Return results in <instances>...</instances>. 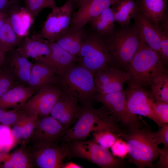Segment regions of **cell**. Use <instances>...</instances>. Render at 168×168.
<instances>
[{"mask_svg": "<svg viewBox=\"0 0 168 168\" xmlns=\"http://www.w3.org/2000/svg\"><path fill=\"white\" fill-rule=\"evenodd\" d=\"M77 119L74 125L63 136L64 141L85 140L93 132L107 131L117 134L121 130L105 107L95 109L91 101L83 103Z\"/></svg>", "mask_w": 168, "mask_h": 168, "instance_id": "6da1fadb", "label": "cell"}, {"mask_svg": "<svg viewBox=\"0 0 168 168\" xmlns=\"http://www.w3.org/2000/svg\"><path fill=\"white\" fill-rule=\"evenodd\" d=\"M151 132L142 127L127 130H121L118 137L126 143L130 162L138 168H154L153 161L162 151L153 141Z\"/></svg>", "mask_w": 168, "mask_h": 168, "instance_id": "7a4b0ae2", "label": "cell"}, {"mask_svg": "<svg viewBox=\"0 0 168 168\" xmlns=\"http://www.w3.org/2000/svg\"><path fill=\"white\" fill-rule=\"evenodd\" d=\"M164 64L159 55L141 37L137 51L126 67L130 77L129 81L143 88L151 85L156 78L167 72Z\"/></svg>", "mask_w": 168, "mask_h": 168, "instance_id": "3957f363", "label": "cell"}, {"mask_svg": "<svg viewBox=\"0 0 168 168\" xmlns=\"http://www.w3.org/2000/svg\"><path fill=\"white\" fill-rule=\"evenodd\" d=\"M57 85L63 92L75 97L83 103L91 101L97 93L94 75L79 63L58 76Z\"/></svg>", "mask_w": 168, "mask_h": 168, "instance_id": "277c9868", "label": "cell"}, {"mask_svg": "<svg viewBox=\"0 0 168 168\" xmlns=\"http://www.w3.org/2000/svg\"><path fill=\"white\" fill-rule=\"evenodd\" d=\"M105 40L113 62L126 68L135 55L141 36L138 29L122 26Z\"/></svg>", "mask_w": 168, "mask_h": 168, "instance_id": "5b68a950", "label": "cell"}, {"mask_svg": "<svg viewBox=\"0 0 168 168\" xmlns=\"http://www.w3.org/2000/svg\"><path fill=\"white\" fill-rule=\"evenodd\" d=\"M77 60L94 76L99 70L113 65V62L105 40L96 33L85 34Z\"/></svg>", "mask_w": 168, "mask_h": 168, "instance_id": "8992f818", "label": "cell"}, {"mask_svg": "<svg viewBox=\"0 0 168 168\" xmlns=\"http://www.w3.org/2000/svg\"><path fill=\"white\" fill-rule=\"evenodd\" d=\"M72 152L76 157L86 160L103 168H119L124 166L123 159L114 156L106 148L94 141H73Z\"/></svg>", "mask_w": 168, "mask_h": 168, "instance_id": "52a82bcc", "label": "cell"}, {"mask_svg": "<svg viewBox=\"0 0 168 168\" xmlns=\"http://www.w3.org/2000/svg\"><path fill=\"white\" fill-rule=\"evenodd\" d=\"M93 99L102 103L114 120L128 129L142 127L139 118L130 113L127 108L126 90L104 94L97 93Z\"/></svg>", "mask_w": 168, "mask_h": 168, "instance_id": "ba28073f", "label": "cell"}, {"mask_svg": "<svg viewBox=\"0 0 168 168\" xmlns=\"http://www.w3.org/2000/svg\"><path fill=\"white\" fill-rule=\"evenodd\" d=\"M73 2L67 0L60 7L51 9L39 32L49 42H55L58 37L65 31L71 24Z\"/></svg>", "mask_w": 168, "mask_h": 168, "instance_id": "9c48e42d", "label": "cell"}, {"mask_svg": "<svg viewBox=\"0 0 168 168\" xmlns=\"http://www.w3.org/2000/svg\"><path fill=\"white\" fill-rule=\"evenodd\" d=\"M66 130L60 122L50 114L38 117L26 144L28 147L33 148L58 142Z\"/></svg>", "mask_w": 168, "mask_h": 168, "instance_id": "30bf717a", "label": "cell"}, {"mask_svg": "<svg viewBox=\"0 0 168 168\" xmlns=\"http://www.w3.org/2000/svg\"><path fill=\"white\" fill-rule=\"evenodd\" d=\"M62 92L57 85L48 86L36 92L18 108L30 115L39 117L49 115Z\"/></svg>", "mask_w": 168, "mask_h": 168, "instance_id": "8fae6325", "label": "cell"}, {"mask_svg": "<svg viewBox=\"0 0 168 168\" xmlns=\"http://www.w3.org/2000/svg\"><path fill=\"white\" fill-rule=\"evenodd\" d=\"M34 167L63 168V161L69 149L58 142L30 148Z\"/></svg>", "mask_w": 168, "mask_h": 168, "instance_id": "7c38bea8", "label": "cell"}, {"mask_svg": "<svg viewBox=\"0 0 168 168\" xmlns=\"http://www.w3.org/2000/svg\"><path fill=\"white\" fill-rule=\"evenodd\" d=\"M126 90L127 108L132 114L146 117L155 122L160 127L161 124L156 117L149 102L150 93L144 88L128 81Z\"/></svg>", "mask_w": 168, "mask_h": 168, "instance_id": "4fadbf2b", "label": "cell"}, {"mask_svg": "<svg viewBox=\"0 0 168 168\" xmlns=\"http://www.w3.org/2000/svg\"><path fill=\"white\" fill-rule=\"evenodd\" d=\"M97 93L104 94L123 91L124 84L130 79L129 74L113 65L98 71L94 76Z\"/></svg>", "mask_w": 168, "mask_h": 168, "instance_id": "5bb4252c", "label": "cell"}, {"mask_svg": "<svg viewBox=\"0 0 168 168\" xmlns=\"http://www.w3.org/2000/svg\"><path fill=\"white\" fill-rule=\"evenodd\" d=\"M75 97L63 92L52 108L50 115L66 129L77 119L81 107Z\"/></svg>", "mask_w": 168, "mask_h": 168, "instance_id": "9a60e30c", "label": "cell"}, {"mask_svg": "<svg viewBox=\"0 0 168 168\" xmlns=\"http://www.w3.org/2000/svg\"><path fill=\"white\" fill-rule=\"evenodd\" d=\"M16 49L22 56L35 60L46 57L51 52L49 42L33 30L22 37Z\"/></svg>", "mask_w": 168, "mask_h": 168, "instance_id": "2e32d148", "label": "cell"}, {"mask_svg": "<svg viewBox=\"0 0 168 168\" xmlns=\"http://www.w3.org/2000/svg\"><path fill=\"white\" fill-rule=\"evenodd\" d=\"M118 0H87L78 6L72 14L71 26L83 28L90 21L107 8L114 5Z\"/></svg>", "mask_w": 168, "mask_h": 168, "instance_id": "e0dca14e", "label": "cell"}, {"mask_svg": "<svg viewBox=\"0 0 168 168\" xmlns=\"http://www.w3.org/2000/svg\"><path fill=\"white\" fill-rule=\"evenodd\" d=\"M51 52L48 56L35 60L50 68L58 76L63 75L77 62V58L61 47L55 42H49Z\"/></svg>", "mask_w": 168, "mask_h": 168, "instance_id": "ac0fdd59", "label": "cell"}, {"mask_svg": "<svg viewBox=\"0 0 168 168\" xmlns=\"http://www.w3.org/2000/svg\"><path fill=\"white\" fill-rule=\"evenodd\" d=\"M7 52L4 64L15 81L27 86L33 63L21 55L16 48Z\"/></svg>", "mask_w": 168, "mask_h": 168, "instance_id": "d6986e66", "label": "cell"}, {"mask_svg": "<svg viewBox=\"0 0 168 168\" xmlns=\"http://www.w3.org/2000/svg\"><path fill=\"white\" fill-rule=\"evenodd\" d=\"M58 76L48 66L42 63H33L27 86L37 92L51 85H57Z\"/></svg>", "mask_w": 168, "mask_h": 168, "instance_id": "ffe728a7", "label": "cell"}, {"mask_svg": "<svg viewBox=\"0 0 168 168\" xmlns=\"http://www.w3.org/2000/svg\"><path fill=\"white\" fill-rule=\"evenodd\" d=\"M134 19V25L138 30L143 40L161 58L160 41L155 26L139 10Z\"/></svg>", "mask_w": 168, "mask_h": 168, "instance_id": "44dd1931", "label": "cell"}, {"mask_svg": "<svg viewBox=\"0 0 168 168\" xmlns=\"http://www.w3.org/2000/svg\"><path fill=\"white\" fill-rule=\"evenodd\" d=\"M35 92L25 85L18 84L13 87L0 98V109H14L25 103Z\"/></svg>", "mask_w": 168, "mask_h": 168, "instance_id": "7402d4cb", "label": "cell"}, {"mask_svg": "<svg viewBox=\"0 0 168 168\" xmlns=\"http://www.w3.org/2000/svg\"><path fill=\"white\" fill-rule=\"evenodd\" d=\"M34 167L30 150L26 144H20L10 155L3 153L0 157V168Z\"/></svg>", "mask_w": 168, "mask_h": 168, "instance_id": "603a6c76", "label": "cell"}, {"mask_svg": "<svg viewBox=\"0 0 168 168\" xmlns=\"http://www.w3.org/2000/svg\"><path fill=\"white\" fill-rule=\"evenodd\" d=\"M85 36L83 28L71 26L58 37L55 42L63 49L77 58Z\"/></svg>", "mask_w": 168, "mask_h": 168, "instance_id": "cb8c5ba5", "label": "cell"}, {"mask_svg": "<svg viewBox=\"0 0 168 168\" xmlns=\"http://www.w3.org/2000/svg\"><path fill=\"white\" fill-rule=\"evenodd\" d=\"M8 15L11 25L16 33L21 37L27 35L34 20L25 7H16L11 10Z\"/></svg>", "mask_w": 168, "mask_h": 168, "instance_id": "d4e9b609", "label": "cell"}, {"mask_svg": "<svg viewBox=\"0 0 168 168\" xmlns=\"http://www.w3.org/2000/svg\"><path fill=\"white\" fill-rule=\"evenodd\" d=\"M168 0H140L139 10L156 26L162 20L167 8Z\"/></svg>", "mask_w": 168, "mask_h": 168, "instance_id": "484cf974", "label": "cell"}, {"mask_svg": "<svg viewBox=\"0 0 168 168\" xmlns=\"http://www.w3.org/2000/svg\"><path fill=\"white\" fill-rule=\"evenodd\" d=\"M113 6L115 22L122 26H128L139 11L138 1L137 0H118Z\"/></svg>", "mask_w": 168, "mask_h": 168, "instance_id": "4316f807", "label": "cell"}, {"mask_svg": "<svg viewBox=\"0 0 168 168\" xmlns=\"http://www.w3.org/2000/svg\"><path fill=\"white\" fill-rule=\"evenodd\" d=\"M103 11L89 22L96 33L103 37H109L114 31L115 22L113 6Z\"/></svg>", "mask_w": 168, "mask_h": 168, "instance_id": "83f0119b", "label": "cell"}, {"mask_svg": "<svg viewBox=\"0 0 168 168\" xmlns=\"http://www.w3.org/2000/svg\"><path fill=\"white\" fill-rule=\"evenodd\" d=\"M38 117L23 112L20 120L11 129L12 134L16 143L27 144L33 131Z\"/></svg>", "mask_w": 168, "mask_h": 168, "instance_id": "f1b7e54d", "label": "cell"}, {"mask_svg": "<svg viewBox=\"0 0 168 168\" xmlns=\"http://www.w3.org/2000/svg\"><path fill=\"white\" fill-rule=\"evenodd\" d=\"M22 38L13 29L8 16L0 30V49L7 52L15 49Z\"/></svg>", "mask_w": 168, "mask_h": 168, "instance_id": "f546056e", "label": "cell"}, {"mask_svg": "<svg viewBox=\"0 0 168 168\" xmlns=\"http://www.w3.org/2000/svg\"><path fill=\"white\" fill-rule=\"evenodd\" d=\"M150 94L156 102L168 103V75L167 72L156 78L151 85Z\"/></svg>", "mask_w": 168, "mask_h": 168, "instance_id": "4dcf8cb0", "label": "cell"}, {"mask_svg": "<svg viewBox=\"0 0 168 168\" xmlns=\"http://www.w3.org/2000/svg\"><path fill=\"white\" fill-rule=\"evenodd\" d=\"M157 27H156L160 38L161 58L164 64L168 62V18L165 15Z\"/></svg>", "mask_w": 168, "mask_h": 168, "instance_id": "1f68e13d", "label": "cell"}, {"mask_svg": "<svg viewBox=\"0 0 168 168\" xmlns=\"http://www.w3.org/2000/svg\"><path fill=\"white\" fill-rule=\"evenodd\" d=\"M25 7L35 20L44 8L52 9L57 6L54 0H24Z\"/></svg>", "mask_w": 168, "mask_h": 168, "instance_id": "d6a6232c", "label": "cell"}, {"mask_svg": "<svg viewBox=\"0 0 168 168\" xmlns=\"http://www.w3.org/2000/svg\"><path fill=\"white\" fill-rule=\"evenodd\" d=\"M22 114L19 108L9 110L0 109V125L12 127L20 120Z\"/></svg>", "mask_w": 168, "mask_h": 168, "instance_id": "836d02e7", "label": "cell"}, {"mask_svg": "<svg viewBox=\"0 0 168 168\" xmlns=\"http://www.w3.org/2000/svg\"><path fill=\"white\" fill-rule=\"evenodd\" d=\"M19 84L13 78L3 64L0 68V98L8 91Z\"/></svg>", "mask_w": 168, "mask_h": 168, "instance_id": "e575fe53", "label": "cell"}, {"mask_svg": "<svg viewBox=\"0 0 168 168\" xmlns=\"http://www.w3.org/2000/svg\"><path fill=\"white\" fill-rule=\"evenodd\" d=\"M149 102L154 113L162 124L168 123V103L155 101L150 93Z\"/></svg>", "mask_w": 168, "mask_h": 168, "instance_id": "d590c367", "label": "cell"}, {"mask_svg": "<svg viewBox=\"0 0 168 168\" xmlns=\"http://www.w3.org/2000/svg\"><path fill=\"white\" fill-rule=\"evenodd\" d=\"M94 140L102 147L108 149L111 147L116 140L117 135L111 132L100 131L93 134Z\"/></svg>", "mask_w": 168, "mask_h": 168, "instance_id": "8d00e7d4", "label": "cell"}, {"mask_svg": "<svg viewBox=\"0 0 168 168\" xmlns=\"http://www.w3.org/2000/svg\"><path fill=\"white\" fill-rule=\"evenodd\" d=\"M16 143L9 127L0 125V148L2 151L9 150Z\"/></svg>", "mask_w": 168, "mask_h": 168, "instance_id": "74e56055", "label": "cell"}, {"mask_svg": "<svg viewBox=\"0 0 168 168\" xmlns=\"http://www.w3.org/2000/svg\"><path fill=\"white\" fill-rule=\"evenodd\" d=\"M155 132H151V136L154 142L157 145L162 143L164 146L168 147V124H163Z\"/></svg>", "mask_w": 168, "mask_h": 168, "instance_id": "f35d334b", "label": "cell"}, {"mask_svg": "<svg viewBox=\"0 0 168 168\" xmlns=\"http://www.w3.org/2000/svg\"><path fill=\"white\" fill-rule=\"evenodd\" d=\"M110 148L112 154L118 158L123 159L128 154V150L126 142L118 137Z\"/></svg>", "mask_w": 168, "mask_h": 168, "instance_id": "ab89813d", "label": "cell"}, {"mask_svg": "<svg viewBox=\"0 0 168 168\" xmlns=\"http://www.w3.org/2000/svg\"><path fill=\"white\" fill-rule=\"evenodd\" d=\"M20 6V0H0V10L7 14L12 10Z\"/></svg>", "mask_w": 168, "mask_h": 168, "instance_id": "60d3db41", "label": "cell"}, {"mask_svg": "<svg viewBox=\"0 0 168 168\" xmlns=\"http://www.w3.org/2000/svg\"><path fill=\"white\" fill-rule=\"evenodd\" d=\"M159 160L155 164L156 168H168V147L164 146L159 156Z\"/></svg>", "mask_w": 168, "mask_h": 168, "instance_id": "b9f144b4", "label": "cell"}, {"mask_svg": "<svg viewBox=\"0 0 168 168\" xmlns=\"http://www.w3.org/2000/svg\"><path fill=\"white\" fill-rule=\"evenodd\" d=\"M81 166L72 162H69L64 164L63 168H81Z\"/></svg>", "mask_w": 168, "mask_h": 168, "instance_id": "7bdbcfd3", "label": "cell"}, {"mask_svg": "<svg viewBox=\"0 0 168 168\" xmlns=\"http://www.w3.org/2000/svg\"><path fill=\"white\" fill-rule=\"evenodd\" d=\"M6 53L0 49V68L4 62Z\"/></svg>", "mask_w": 168, "mask_h": 168, "instance_id": "ee69618b", "label": "cell"}, {"mask_svg": "<svg viewBox=\"0 0 168 168\" xmlns=\"http://www.w3.org/2000/svg\"><path fill=\"white\" fill-rule=\"evenodd\" d=\"M8 16V15L7 13L0 10V20L6 18Z\"/></svg>", "mask_w": 168, "mask_h": 168, "instance_id": "f6af8a7d", "label": "cell"}, {"mask_svg": "<svg viewBox=\"0 0 168 168\" xmlns=\"http://www.w3.org/2000/svg\"><path fill=\"white\" fill-rule=\"evenodd\" d=\"M87 0H76L75 3H76L77 6H79L82 3L86 1Z\"/></svg>", "mask_w": 168, "mask_h": 168, "instance_id": "bcb514c9", "label": "cell"}, {"mask_svg": "<svg viewBox=\"0 0 168 168\" xmlns=\"http://www.w3.org/2000/svg\"><path fill=\"white\" fill-rule=\"evenodd\" d=\"M6 18L0 20V30L3 25Z\"/></svg>", "mask_w": 168, "mask_h": 168, "instance_id": "7dc6e473", "label": "cell"}, {"mask_svg": "<svg viewBox=\"0 0 168 168\" xmlns=\"http://www.w3.org/2000/svg\"><path fill=\"white\" fill-rule=\"evenodd\" d=\"M2 151V150L0 148V153ZM2 153H0V156H1V155L2 154Z\"/></svg>", "mask_w": 168, "mask_h": 168, "instance_id": "c3c4849f", "label": "cell"}, {"mask_svg": "<svg viewBox=\"0 0 168 168\" xmlns=\"http://www.w3.org/2000/svg\"><path fill=\"white\" fill-rule=\"evenodd\" d=\"M74 2H75L76 0H72Z\"/></svg>", "mask_w": 168, "mask_h": 168, "instance_id": "681fc988", "label": "cell"}]
</instances>
